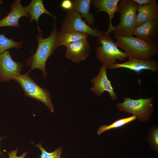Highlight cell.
Listing matches in <instances>:
<instances>
[{
	"label": "cell",
	"mask_w": 158,
	"mask_h": 158,
	"mask_svg": "<svg viewBox=\"0 0 158 158\" xmlns=\"http://www.w3.org/2000/svg\"><path fill=\"white\" fill-rule=\"evenodd\" d=\"M107 67L102 64L100 67L99 73L94 78H92L91 83L93 87L90 88V90L96 96H101L104 91L108 92L113 101H116L118 97L115 92L111 84L107 77Z\"/></svg>",
	"instance_id": "9c48e42d"
},
{
	"label": "cell",
	"mask_w": 158,
	"mask_h": 158,
	"mask_svg": "<svg viewBox=\"0 0 158 158\" xmlns=\"http://www.w3.org/2000/svg\"><path fill=\"white\" fill-rule=\"evenodd\" d=\"M23 66L22 62L12 59L8 50L0 54V82H8L20 75Z\"/></svg>",
	"instance_id": "ba28073f"
},
{
	"label": "cell",
	"mask_w": 158,
	"mask_h": 158,
	"mask_svg": "<svg viewBox=\"0 0 158 158\" xmlns=\"http://www.w3.org/2000/svg\"><path fill=\"white\" fill-rule=\"evenodd\" d=\"M22 17L28 18L30 16L21 4L20 0H15L11 4V11L8 15L0 20V27H13L19 28V19Z\"/></svg>",
	"instance_id": "7c38bea8"
},
{
	"label": "cell",
	"mask_w": 158,
	"mask_h": 158,
	"mask_svg": "<svg viewBox=\"0 0 158 158\" xmlns=\"http://www.w3.org/2000/svg\"><path fill=\"white\" fill-rule=\"evenodd\" d=\"M153 0H133L139 5H144L148 4L152 2Z\"/></svg>",
	"instance_id": "d4e9b609"
},
{
	"label": "cell",
	"mask_w": 158,
	"mask_h": 158,
	"mask_svg": "<svg viewBox=\"0 0 158 158\" xmlns=\"http://www.w3.org/2000/svg\"><path fill=\"white\" fill-rule=\"evenodd\" d=\"M7 136H4V137H0V143L1 141V140L2 139L6 138ZM0 156H2L3 157H4V156L3 155V154H2V152H1V149H0Z\"/></svg>",
	"instance_id": "484cf974"
},
{
	"label": "cell",
	"mask_w": 158,
	"mask_h": 158,
	"mask_svg": "<svg viewBox=\"0 0 158 158\" xmlns=\"http://www.w3.org/2000/svg\"><path fill=\"white\" fill-rule=\"evenodd\" d=\"M73 8L84 19V21L89 26H94V14L90 12L92 0H73Z\"/></svg>",
	"instance_id": "e0dca14e"
},
{
	"label": "cell",
	"mask_w": 158,
	"mask_h": 158,
	"mask_svg": "<svg viewBox=\"0 0 158 158\" xmlns=\"http://www.w3.org/2000/svg\"><path fill=\"white\" fill-rule=\"evenodd\" d=\"M120 0H93L91 4L98 13L102 11L107 13L109 17V24L107 30L104 34H109L114 30V27L112 24V20L115 13L118 11V3Z\"/></svg>",
	"instance_id": "5bb4252c"
},
{
	"label": "cell",
	"mask_w": 158,
	"mask_h": 158,
	"mask_svg": "<svg viewBox=\"0 0 158 158\" xmlns=\"http://www.w3.org/2000/svg\"><path fill=\"white\" fill-rule=\"evenodd\" d=\"M28 72L25 74L12 78L23 89L25 95L39 101L43 103L51 112L54 111L50 92L45 88H42L31 78Z\"/></svg>",
	"instance_id": "8992f818"
},
{
	"label": "cell",
	"mask_w": 158,
	"mask_h": 158,
	"mask_svg": "<svg viewBox=\"0 0 158 158\" xmlns=\"http://www.w3.org/2000/svg\"><path fill=\"white\" fill-rule=\"evenodd\" d=\"M24 8L30 16V22L32 23L35 20L38 32H43L40 29L38 24L39 19L41 15L45 13L51 18L54 17L46 9L42 0H32L29 5L24 7Z\"/></svg>",
	"instance_id": "2e32d148"
},
{
	"label": "cell",
	"mask_w": 158,
	"mask_h": 158,
	"mask_svg": "<svg viewBox=\"0 0 158 158\" xmlns=\"http://www.w3.org/2000/svg\"><path fill=\"white\" fill-rule=\"evenodd\" d=\"M118 5L120 22L114 27L113 32L114 35L123 37L133 36L136 27L138 5L133 0H121Z\"/></svg>",
	"instance_id": "3957f363"
},
{
	"label": "cell",
	"mask_w": 158,
	"mask_h": 158,
	"mask_svg": "<svg viewBox=\"0 0 158 158\" xmlns=\"http://www.w3.org/2000/svg\"><path fill=\"white\" fill-rule=\"evenodd\" d=\"M153 99L152 96L137 99L124 97L123 102L118 103L116 105L119 111L135 116L140 121H146L150 119L153 112Z\"/></svg>",
	"instance_id": "5b68a950"
},
{
	"label": "cell",
	"mask_w": 158,
	"mask_h": 158,
	"mask_svg": "<svg viewBox=\"0 0 158 158\" xmlns=\"http://www.w3.org/2000/svg\"><path fill=\"white\" fill-rule=\"evenodd\" d=\"M157 1V0H153L148 4L138 6L136 27L146 22L158 19V4Z\"/></svg>",
	"instance_id": "9a60e30c"
},
{
	"label": "cell",
	"mask_w": 158,
	"mask_h": 158,
	"mask_svg": "<svg viewBox=\"0 0 158 158\" xmlns=\"http://www.w3.org/2000/svg\"><path fill=\"white\" fill-rule=\"evenodd\" d=\"M61 6L63 9L68 11L73 8V2L70 0H63L61 3Z\"/></svg>",
	"instance_id": "cb8c5ba5"
},
{
	"label": "cell",
	"mask_w": 158,
	"mask_h": 158,
	"mask_svg": "<svg viewBox=\"0 0 158 158\" xmlns=\"http://www.w3.org/2000/svg\"><path fill=\"white\" fill-rule=\"evenodd\" d=\"M128 60L124 63L116 62L108 67L109 70L118 68H125L139 73L142 70H150L153 72L158 70V62L155 59L145 60L128 57Z\"/></svg>",
	"instance_id": "30bf717a"
},
{
	"label": "cell",
	"mask_w": 158,
	"mask_h": 158,
	"mask_svg": "<svg viewBox=\"0 0 158 158\" xmlns=\"http://www.w3.org/2000/svg\"><path fill=\"white\" fill-rule=\"evenodd\" d=\"M89 35L83 32L70 31L59 32L57 43L58 47L66 46L68 45L79 41L87 39Z\"/></svg>",
	"instance_id": "ac0fdd59"
},
{
	"label": "cell",
	"mask_w": 158,
	"mask_h": 158,
	"mask_svg": "<svg viewBox=\"0 0 158 158\" xmlns=\"http://www.w3.org/2000/svg\"><path fill=\"white\" fill-rule=\"evenodd\" d=\"M149 131L147 141L152 149L154 152H158V127L153 125Z\"/></svg>",
	"instance_id": "44dd1931"
},
{
	"label": "cell",
	"mask_w": 158,
	"mask_h": 158,
	"mask_svg": "<svg viewBox=\"0 0 158 158\" xmlns=\"http://www.w3.org/2000/svg\"><path fill=\"white\" fill-rule=\"evenodd\" d=\"M23 43V41L16 42L6 37L4 34L0 33V54L12 48L16 49H20L22 47Z\"/></svg>",
	"instance_id": "ffe728a7"
},
{
	"label": "cell",
	"mask_w": 158,
	"mask_h": 158,
	"mask_svg": "<svg viewBox=\"0 0 158 158\" xmlns=\"http://www.w3.org/2000/svg\"><path fill=\"white\" fill-rule=\"evenodd\" d=\"M133 35L146 41L158 44V19L146 22L137 27Z\"/></svg>",
	"instance_id": "4fadbf2b"
},
{
	"label": "cell",
	"mask_w": 158,
	"mask_h": 158,
	"mask_svg": "<svg viewBox=\"0 0 158 158\" xmlns=\"http://www.w3.org/2000/svg\"><path fill=\"white\" fill-rule=\"evenodd\" d=\"M18 151L17 148L15 150H13L10 152H7L9 158H24L27 155L28 152V151H25L23 152L20 156H18L16 155Z\"/></svg>",
	"instance_id": "603a6c76"
},
{
	"label": "cell",
	"mask_w": 158,
	"mask_h": 158,
	"mask_svg": "<svg viewBox=\"0 0 158 158\" xmlns=\"http://www.w3.org/2000/svg\"><path fill=\"white\" fill-rule=\"evenodd\" d=\"M114 37L117 47L123 50L128 57L150 60L158 54V44L137 37H123L115 35Z\"/></svg>",
	"instance_id": "7a4b0ae2"
},
{
	"label": "cell",
	"mask_w": 158,
	"mask_h": 158,
	"mask_svg": "<svg viewBox=\"0 0 158 158\" xmlns=\"http://www.w3.org/2000/svg\"><path fill=\"white\" fill-rule=\"evenodd\" d=\"M137 118L134 115L123 118L119 119L109 125H104L102 126L97 131V133L100 135L104 131L112 129H115L122 127Z\"/></svg>",
	"instance_id": "d6986e66"
},
{
	"label": "cell",
	"mask_w": 158,
	"mask_h": 158,
	"mask_svg": "<svg viewBox=\"0 0 158 158\" xmlns=\"http://www.w3.org/2000/svg\"><path fill=\"white\" fill-rule=\"evenodd\" d=\"M35 146L38 147L41 151V154L39 156L40 158H60L62 153L63 147L62 146L56 148L52 152H47L42 146V144L40 142Z\"/></svg>",
	"instance_id": "7402d4cb"
},
{
	"label": "cell",
	"mask_w": 158,
	"mask_h": 158,
	"mask_svg": "<svg viewBox=\"0 0 158 158\" xmlns=\"http://www.w3.org/2000/svg\"><path fill=\"white\" fill-rule=\"evenodd\" d=\"M53 23V29L48 37L44 38L42 36V32H38L35 36L38 42V45L35 52L26 61L27 65L30 67L28 71L36 68L40 69L42 71L43 78L46 77L47 73L45 70L47 61L49 57L58 47L57 39L59 32L56 24V18L54 17Z\"/></svg>",
	"instance_id": "6da1fadb"
},
{
	"label": "cell",
	"mask_w": 158,
	"mask_h": 158,
	"mask_svg": "<svg viewBox=\"0 0 158 158\" xmlns=\"http://www.w3.org/2000/svg\"><path fill=\"white\" fill-rule=\"evenodd\" d=\"M66 47L65 57L76 63L86 59L91 51L90 45L87 39L73 42Z\"/></svg>",
	"instance_id": "8fae6325"
},
{
	"label": "cell",
	"mask_w": 158,
	"mask_h": 158,
	"mask_svg": "<svg viewBox=\"0 0 158 158\" xmlns=\"http://www.w3.org/2000/svg\"><path fill=\"white\" fill-rule=\"evenodd\" d=\"M97 42L101 46L95 49L96 58L107 68L115 63L116 59L123 61L128 57L124 52L118 48L109 34L104 33L98 39Z\"/></svg>",
	"instance_id": "277c9868"
},
{
	"label": "cell",
	"mask_w": 158,
	"mask_h": 158,
	"mask_svg": "<svg viewBox=\"0 0 158 158\" xmlns=\"http://www.w3.org/2000/svg\"><path fill=\"white\" fill-rule=\"evenodd\" d=\"M70 31L84 33L98 38H100L104 33L96 28H91L84 21L80 14L73 8L68 11L59 32Z\"/></svg>",
	"instance_id": "52a82bcc"
}]
</instances>
